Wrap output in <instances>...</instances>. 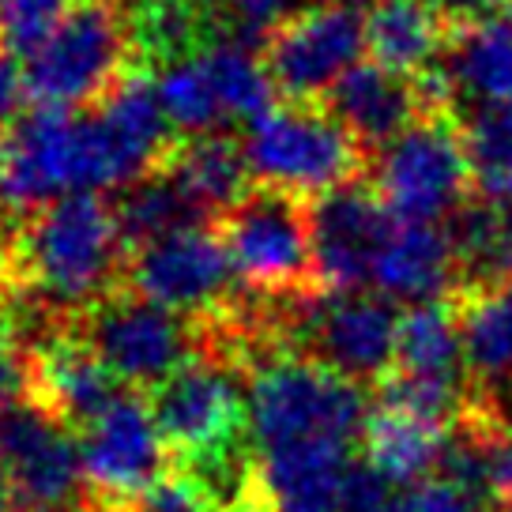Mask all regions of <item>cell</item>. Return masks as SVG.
Returning <instances> with one entry per match:
<instances>
[{
	"mask_svg": "<svg viewBox=\"0 0 512 512\" xmlns=\"http://www.w3.org/2000/svg\"><path fill=\"white\" fill-rule=\"evenodd\" d=\"M448 433H452V426L418 418L411 411H400V407L373 403L366 430H362V452H366L362 460L403 490V486H415V482L437 475Z\"/></svg>",
	"mask_w": 512,
	"mask_h": 512,
	"instance_id": "7402d4cb",
	"label": "cell"
},
{
	"mask_svg": "<svg viewBox=\"0 0 512 512\" xmlns=\"http://www.w3.org/2000/svg\"><path fill=\"white\" fill-rule=\"evenodd\" d=\"M0 471L23 512H61L83 482L80 441L38 396L16 400L0 415Z\"/></svg>",
	"mask_w": 512,
	"mask_h": 512,
	"instance_id": "5bb4252c",
	"label": "cell"
},
{
	"mask_svg": "<svg viewBox=\"0 0 512 512\" xmlns=\"http://www.w3.org/2000/svg\"><path fill=\"white\" fill-rule=\"evenodd\" d=\"M76 192H95L83 113L38 110L0 136V208L38 215Z\"/></svg>",
	"mask_w": 512,
	"mask_h": 512,
	"instance_id": "52a82bcc",
	"label": "cell"
},
{
	"mask_svg": "<svg viewBox=\"0 0 512 512\" xmlns=\"http://www.w3.org/2000/svg\"><path fill=\"white\" fill-rule=\"evenodd\" d=\"M241 147L256 185L290 196H324L339 185H351L366 151L332 113L305 102L264 113L249 125Z\"/></svg>",
	"mask_w": 512,
	"mask_h": 512,
	"instance_id": "5b68a950",
	"label": "cell"
},
{
	"mask_svg": "<svg viewBox=\"0 0 512 512\" xmlns=\"http://www.w3.org/2000/svg\"><path fill=\"white\" fill-rule=\"evenodd\" d=\"M452 245L460 260V287L464 294L512 283V204H464L452 215Z\"/></svg>",
	"mask_w": 512,
	"mask_h": 512,
	"instance_id": "484cf974",
	"label": "cell"
},
{
	"mask_svg": "<svg viewBox=\"0 0 512 512\" xmlns=\"http://www.w3.org/2000/svg\"><path fill=\"white\" fill-rule=\"evenodd\" d=\"M83 125L95 192L128 189L174 155V125L162 110L155 80L147 76H125L102 102H95V110L83 113Z\"/></svg>",
	"mask_w": 512,
	"mask_h": 512,
	"instance_id": "30bf717a",
	"label": "cell"
},
{
	"mask_svg": "<svg viewBox=\"0 0 512 512\" xmlns=\"http://www.w3.org/2000/svg\"><path fill=\"white\" fill-rule=\"evenodd\" d=\"M448 19L433 0H369V57L400 76L430 72L433 57L448 49Z\"/></svg>",
	"mask_w": 512,
	"mask_h": 512,
	"instance_id": "603a6c76",
	"label": "cell"
},
{
	"mask_svg": "<svg viewBox=\"0 0 512 512\" xmlns=\"http://www.w3.org/2000/svg\"><path fill=\"white\" fill-rule=\"evenodd\" d=\"M121 226L102 192H76L42 208L23 234V272L53 305H91L110 294Z\"/></svg>",
	"mask_w": 512,
	"mask_h": 512,
	"instance_id": "3957f363",
	"label": "cell"
},
{
	"mask_svg": "<svg viewBox=\"0 0 512 512\" xmlns=\"http://www.w3.org/2000/svg\"><path fill=\"white\" fill-rule=\"evenodd\" d=\"M494 490L497 501L512 494V437H501L494 452Z\"/></svg>",
	"mask_w": 512,
	"mask_h": 512,
	"instance_id": "60d3db41",
	"label": "cell"
},
{
	"mask_svg": "<svg viewBox=\"0 0 512 512\" xmlns=\"http://www.w3.org/2000/svg\"><path fill=\"white\" fill-rule=\"evenodd\" d=\"M475 407L486 415V422H490L494 430L512 437V373L505 377V381L475 388Z\"/></svg>",
	"mask_w": 512,
	"mask_h": 512,
	"instance_id": "8d00e7d4",
	"label": "cell"
},
{
	"mask_svg": "<svg viewBox=\"0 0 512 512\" xmlns=\"http://www.w3.org/2000/svg\"><path fill=\"white\" fill-rule=\"evenodd\" d=\"M238 268L230 260L223 234L208 226H189L136 249L128 264V283L147 302L170 313H204L226 302Z\"/></svg>",
	"mask_w": 512,
	"mask_h": 512,
	"instance_id": "2e32d148",
	"label": "cell"
},
{
	"mask_svg": "<svg viewBox=\"0 0 512 512\" xmlns=\"http://www.w3.org/2000/svg\"><path fill=\"white\" fill-rule=\"evenodd\" d=\"M128 512H219V497L192 471H162Z\"/></svg>",
	"mask_w": 512,
	"mask_h": 512,
	"instance_id": "d6a6232c",
	"label": "cell"
},
{
	"mask_svg": "<svg viewBox=\"0 0 512 512\" xmlns=\"http://www.w3.org/2000/svg\"><path fill=\"white\" fill-rule=\"evenodd\" d=\"M256 49L260 46H249L234 34H215V42L200 49L211 80H215V91L223 98L226 117L245 121V125H253L264 113H272L275 98L283 95L268 61L256 57Z\"/></svg>",
	"mask_w": 512,
	"mask_h": 512,
	"instance_id": "83f0119b",
	"label": "cell"
},
{
	"mask_svg": "<svg viewBox=\"0 0 512 512\" xmlns=\"http://www.w3.org/2000/svg\"><path fill=\"white\" fill-rule=\"evenodd\" d=\"M396 369H400V373H411V377L471 384L464 332H460V313H456V305L422 302V305H411V309L403 313Z\"/></svg>",
	"mask_w": 512,
	"mask_h": 512,
	"instance_id": "d4e9b609",
	"label": "cell"
},
{
	"mask_svg": "<svg viewBox=\"0 0 512 512\" xmlns=\"http://www.w3.org/2000/svg\"><path fill=\"white\" fill-rule=\"evenodd\" d=\"M347 441H302L256 452V486L268 512H343L354 456Z\"/></svg>",
	"mask_w": 512,
	"mask_h": 512,
	"instance_id": "e0dca14e",
	"label": "cell"
},
{
	"mask_svg": "<svg viewBox=\"0 0 512 512\" xmlns=\"http://www.w3.org/2000/svg\"><path fill=\"white\" fill-rule=\"evenodd\" d=\"M76 0H0V46L12 57H27Z\"/></svg>",
	"mask_w": 512,
	"mask_h": 512,
	"instance_id": "1f68e13d",
	"label": "cell"
},
{
	"mask_svg": "<svg viewBox=\"0 0 512 512\" xmlns=\"http://www.w3.org/2000/svg\"><path fill=\"white\" fill-rule=\"evenodd\" d=\"M155 91H159V102L170 125H174L177 136L185 140H196V136H219L230 117L223 110V98L215 91V80H211L208 64L200 57V49L189 53V57H177L155 76Z\"/></svg>",
	"mask_w": 512,
	"mask_h": 512,
	"instance_id": "f546056e",
	"label": "cell"
},
{
	"mask_svg": "<svg viewBox=\"0 0 512 512\" xmlns=\"http://www.w3.org/2000/svg\"><path fill=\"white\" fill-rule=\"evenodd\" d=\"M223 12L230 23L226 34L264 49V42L294 16V0H223Z\"/></svg>",
	"mask_w": 512,
	"mask_h": 512,
	"instance_id": "836d02e7",
	"label": "cell"
},
{
	"mask_svg": "<svg viewBox=\"0 0 512 512\" xmlns=\"http://www.w3.org/2000/svg\"><path fill=\"white\" fill-rule=\"evenodd\" d=\"M23 388V369L16 362V347H12V328L0 317V415L19 400Z\"/></svg>",
	"mask_w": 512,
	"mask_h": 512,
	"instance_id": "f35d334b",
	"label": "cell"
},
{
	"mask_svg": "<svg viewBox=\"0 0 512 512\" xmlns=\"http://www.w3.org/2000/svg\"><path fill=\"white\" fill-rule=\"evenodd\" d=\"M264 61L279 91L294 102L328 95L366 49V8L358 0H317L264 42Z\"/></svg>",
	"mask_w": 512,
	"mask_h": 512,
	"instance_id": "9c48e42d",
	"label": "cell"
},
{
	"mask_svg": "<svg viewBox=\"0 0 512 512\" xmlns=\"http://www.w3.org/2000/svg\"><path fill=\"white\" fill-rule=\"evenodd\" d=\"M38 400L57 411L64 422H91L117 400V377L95 354L87 339H53L34 358Z\"/></svg>",
	"mask_w": 512,
	"mask_h": 512,
	"instance_id": "44dd1931",
	"label": "cell"
},
{
	"mask_svg": "<svg viewBox=\"0 0 512 512\" xmlns=\"http://www.w3.org/2000/svg\"><path fill=\"white\" fill-rule=\"evenodd\" d=\"M366 418L362 384L313 354H272L249 377V441L256 452L302 441L358 445Z\"/></svg>",
	"mask_w": 512,
	"mask_h": 512,
	"instance_id": "7a4b0ae2",
	"label": "cell"
},
{
	"mask_svg": "<svg viewBox=\"0 0 512 512\" xmlns=\"http://www.w3.org/2000/svg\"><path fill=\"white\" fill-rule=\"evenodd\" d=\"M400 320L403 313L392 298L377 290H354L309 298L294 328L309 339L313 358L328 362L347 381L381 384L396 369Z\"/></svg>",
	"mask_w": 512,
	"mask_h": 512,
	"instance_id": "8fae6325",
	"label": "cell"
},
{
	"mask_svg": "<svg viewBox=\"0 0 512 512\" xmlns=\"http://www.w3.org/2000/svg\"><path fill=\"white\" fill-rule=\"evenodd\" d=\"M80 467L98 501L128 509L166 471V437L155 407L136 392H117V400L83 426Z\"/></svg>",
	"mask_w": 512,
	"mask_h": 512,
	"instance_id": "4fadbf2b",
	"label": "cell"
},
{
	"mask_svg": "<svg viewBox=\"0 0 512 512\" xmlns=\"http://www.w3.org/2000/svg\"><path fill=\"white\" fill-rule=\"evenodd\" d=\"M219 234L238 279L264 294H298L313 275V219L302 196L260 185L226 211Z\"/></svg>",
	"mask_w": 512,
	"mask_h": 512,
	"instance_id": "ba28073f",
	"label": "cell"
},
{
	"mask_svg": "<svg viewBox=\"0 0 512 512\" xmlns=\"http://www.w3.org/2000/svg\"><path fill=\"white\" fill-rule=\"evenodd\" d=\"M392 512H486V501L467 494L456 482L433 475V479H422L415 486H403Z\"/></svg>",
	"mask_w": 512,
	"mask_h": 512,
	"instance_id": "e575fe53",
	"label": "cell"
},
{
	"mask_svg": "<svg viewBox=\"0 0 512 512\" xmlns=\"http://www.w3.org/2000/svg\"><path fill=\"white\" fill-rule=\"evenodd\" d=\"M151 407L166 448L185 460V471L215 497L238 494V445L249 433V388H241L234 369L219 358L192 354L155 388Z\"/></svg>",
	"mask_w": 512,
	"mask_h": 512,
	"instance_id": "6da1fadb",
	"label": "cell"
},
{
	"mask_svg": "<svg viewBox=\"0 0 512 512\" xmlns=\"http://www.w3.org/2000/svg\"><path fill=\"white\" fill-rule=\"evenodd\" d=\"M448 23H467V19L490 16V12H505L512 0H433Z\"/></svg>",
	"mask_w": 512,
	"mask_h": 512,
	"instance_id": "ab89813d",
	"label": "cell"
},
{
	"mask_svg": "<svg viewBox=\"0 0 512 512\" xmlns=\"http://www.w3.org/2000/svg\"><path fill=\"white\" fill-rule=\"evenodd\" d=\"M328 113L362 147L381 151L430 110L415 76H400L377 61H358L328 91Z\"/></svg>",
	"mask_w": 512,
	"mask_h": 512,
	"instance_id": "ac0fdd59",
	"label": "cell"
},
{
	"mask_svg": "<svg viewBox=\"0 0 512 512\" xmlns=\"http://www.w3.org/2000/svg\"><path fill=\"white\" fill-rule=\"evenodd\" d=\"M230 512H268L264 505H238V509H230Z\"/></svg>",
	"mask_w": 512,
	"mask_h": 512,
	"instance_id": "7bdbcfd3",
	"label": "cell"
},
{
	"mask_svg": "<svg viewBox=\"0 0 512 512\" xmlns=\"http://www.w3.org/2000/svg\"><path fill=\"white\" fill-rule=\"evenodd\" d=\"M27 98V83H23V68H16L12 53L0 49V128L16 121L19 102Z\"/></svg>",
	"mask_w": 512,
	"mask_h": 512,
	"instance_id": "74e56055",
	"label": "cell"
},
{
	"mask_svg": "<svg viewBox=\"0 0 512 512\" xmlns=\"http://www.w3.org/2000/svg\"><path fill=\"white\" fill-rule=\"evenodd\" d=\"M136 46L117 0H76L64 19L23 57L27 98L42 110H80L121 83Z\"/></svg>",
	"mask_w": 512,
	"mask_h": 512,
	"instance_id": "277c9868",
	"label": "cell"
},
{
	"mask_svg": "<svg viewBox=\"0 0 512 512\" xmlns=\"http://www.w3.org/2000/svg\"><path fill=\"white\" fill-rule=\"evenodd\" d=\"M177 177L192 189V196L211 211H230L238 200L253 192V170L245 159V147L230 136H196L170 155Z\"/></svg>",
	"mask_w": 512,
	"mask_h": 512,
	"instance_id": "f1b7e54d",
	"label": "cell"
},
{
	"mask_svg": "<svg viewBox=\"0 0 512 512\" xmlns=\"http://www.w3.org/2000/svg\"><path fill=\"white\" fill-rule=\"evenodd\" d=\"M313 219V279L324 294H354L373 287L377 256L396 230V215L366 185H339L309 208Z\"/></svg>",
	"mask_w": 512,
	"mask_h": 512,
	"instance_id": "9a60e30c",
	"label": "cell"
},
{
	"mask_svg": "<svg viewBox=\"0 0 512 512\" xmlns=\"http://www.w3.org/2000/svg\"><path fill=\"white\" fill-rule=\"evenodd\" d=\"M475 189L464 128L448 113H422L415 125L381 147L373 192L400 223H441L467 204Z\"/></svg>",
	"mask_w": 512,
	"mask_h": 512,
	"instance_id": "8992f818",
	"label": "cell"
},
{
	"mask_svg": "<svg viewBox=\"0 0 512 512\" xmlns=\"http://www.w3.org/2000/svg\"><path fill=\"white\" fill-rule=\"evenodd\" d=\"M456 313H460L471 384L486 388L505 381L512 373V283L460 294Z\"/></svg>",
	"mask_w": 512,
	"mask_h": 512,
	"instance_id": "4316f807",
	"label": "cell"
},
{
	"mask_svg": "<svg viewBox=\"0 0 512 512\" xmlns=\"http://www.w3.org/2000/svg\"><path fill=\"white\" fill-rule=\"evenodd\" d=\"M475 192L494 204H512V106H482L464 125Z\"/></svg>",
	"mask_w": 512,
	"mask_h": 512,
	"instance_id": "4dcf8cb0",
	"label": "cell"
},
{
	"mask_svg": "<svg viewBox=\"0 0 512 512\" xmlns=\"http://www.w3.org/2000/svg\"><path fill=\"white\" fill-rule=\"evenodd\" d=\"M87 343L132 388H159L192 358V339L181 313L132 294H106L87 317Z\"/></svg>",
	"mask_w": 512,
	"mask_h": 512,
	"instance_id": "7c38bea8",
	"label": "cell"
},
{
	"mask_svg": "<svg viewBox=\"0 0 512 512\" xmlns=\"http://www.w3.org/2000/svg\"><path fill=\"white\" fill-rule=\"evenodd\" d=\"M396 494H400L396 482H388L366 460H354L351 479H347V497H343V512H392Z\"/></svg>",
	"mask_w": 512,
	"mask_h": 512,
	"instance_id": "d590c367",
	"label": "cell"
},
{
	"mask_svg": "<svg viewBox=\"0 0 512 512\" xmlns=\"http://www.w3.org/2000/svg\"><path fill=\"white\" fill-rule=\"evenodd\" d=\"M460 279V260L448 226L396 223L373 268V290L392 302H445Z\"/></svg>",
	"mask_w": 512,
	"mask_h": 512,
	"instance_id": "d6986e66",
	"label": "cell"
},
{
	"mask_svg": "<svg viewBox=\"0 0 512 512\" xmlns=\"http://www.w3.org/2000/svg\"><path fill=\"white\" fill-rule=\"evenodd\" d=\"M121 238L132 249H144L151 241L189 230V226H204L208 208L192 196V189L177 177V170L166 162L159 170H151L147 177L132 181L128 189H121L117 204H113Z\"/></svg>",
	"mask_w": 512,
	"mask_h": 512,
	"instance_id": "cb8c5ba5",
	"label": "cell"
},
{
	"mask_svg": "<svg viewBox=\"0 0 512 512\" xmlns=\"http://www.w3.org/2000/svg\"><path fill=\"white\" fill-rule=\"evenodd\" d=\"M0 512H23V505H19L16 490H12V482H8L4 471H0Z\"/></svg>",
	"mask_w": 512,
	"mask_h": 512,
	"instance_id": "b9f144b4",
	"label": "cell"
},
{
	"mask_svg": "<svg viewBox=\"0 0 512 512\" xmlns=\"http://www.w3.org/2000/svg\"><path fill=\"white\" fill-rule=\"evenodd\" d=\"M445 80L452 95L482 106H512V12L452 23Z\"/></svg>",
	"mask_w": 512,
	"mask_h": 512,
	"instance_id": "ffe728a7",
	"label": "cell"
}]
</instances>
